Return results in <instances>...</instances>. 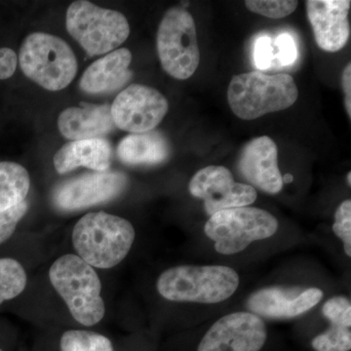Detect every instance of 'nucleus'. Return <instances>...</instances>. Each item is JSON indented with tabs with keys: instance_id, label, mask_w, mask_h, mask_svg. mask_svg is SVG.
Here are the masks:
<instances>
[{
	"instance_id": "1",
	"label": "nucleus",
	"mask_w": 351,
	"mask_h": 351,
	"mask_svg": "<svg viewBox=\"0 0 351 351\" xmlns=\"http://www.w3.org/2000/svg\"><path fill=\"white\" fill-rule=\"evenodd\" d=\"M135 237L133 226L125 219L96 212L76 223L73 243L78 257L92 267L112 269L128 255Z\"/></svg>"
},
{
	"instance_id": "2",
	"label": "nucleus",
	"mask_w": 351,
	"mask_h": 351,
	"mask_svg": "<svg viewBox=\"0 0 351 351\" xmlns=\"http://www.w3.org/2000/svg\"><path fill=\"white\" fill-rule=\"evenodd\" d=\"M239 282V274L225 265H180L161 274L157 291L171 302L219 304L237 292Z\"/></svg>"
},
{
	"instance_id": "3",
	"label": "nucleus",
	"mask_w": 351,
	"mask_h": 351,
	"mask_svg": "<svg viewBox=\"0 0 351 351\" xmlns=\"http://www.w3.org/2000/svg\"><path fill=\"white\" fill-rule=\"evenodd\" d=\"M299 90L294 78L285 73L263 75L260 71L233 76L228 100L233 113L243 120L257 119L267 113L292 107Z\"/></svg>"
},
{
	"instance_id": "4",
	"label": "nucleus",
	"mask_w": 351,
	"mask_h": 351,
	"mask_svg": "<svg viewBox=\"0 0 351 351\" xmlns=\"http://www.w3.org/2000/svg\"><path fill=\"white\" fill-rule=\"evenodd\" d=\"M49 278L78 323L92 326L103 319L106 309L100 278L82 258L62 256L51 267Z\"/></svg>"
},
{
	"instance_id": "5",
	"label": "nucleus",
	"mask_w": 351,
	"mask_h": 351,
	"mask_svg": "<svg viewBox=\"0 0 351 351\" xmlns=\"http://www.w3.org/2000/svg\"><path fill=\"white\" fill-rule=\"evenodd\" d=\"M19 63L29 80L49 91L64 89L77 73V60L69 44L43 32H34L25 39Z\"/></svg>"
},
{
	"instance_id": "6",
	"label": "nucleus",
	"mask_w": 351,
	"mask_h": 351,
	"mask_svg": "<svg viewBox=\"0 0 351 351\" xmlns=\"http://www.w3.org/2000/svg\"><path fill=\"white\" fill-rule=\"evenodd\" d=\"M66 29L90 56L117 49L128 38L130 27L123 14L95 5L73 2L66 11Z\"/></svg>"
},
{
	"instance_id": "7",
	"label": "nucleus",
	"mask_w": 351,
	"mask_h": 351,
	"mask_svg": "<svg viewBox=\"0 0 351 351\" xmlns=\"http://www.w3.org/2000/svg\"><path fill=\"white\" fill-rule=\"evenodd\" d=\"M278 230L276 217L260 208L239 207L212 215L205 225V234L223 255H234L253 242L269 239Z\"/></svg>"
},
{
	"instance_id": "8",
	"label": "nucleus",
	"mask_w": 351,
	"mask_h": 351,
	"mask_svg": "<svg viewBox=\"0 0 351 351\" xmlns=\"http://www.w3.org/2000/svg\"><path fill=\"white\" fill-rule=\"evenodd\" d=\"M157 52L172 77L186 80L195 75L200 52L195 20L188 11L174 7L165 13L157 32Z\"/></svg>"
},
{
	"instance_id": "9",
	"label": "nucleus",
	"mask_w": 351,
	"mask_h": 351,
	"mask_svg": "<svg viewBox=\"0 0 351 351\" xmlns=\"http://www.w3.org/2000/svg\"><path fill=\"white\" fill-rule=\"evenodd\" d=\"M167 99L154 88L131 84L113 101L110 112L113 123L132 134L152 131L168 112Z\"/></svg>"
},
{
	"instance_id": "10",
	"label": "nucleus",
	"mask_w": 351,
	"mask_h": 351,
	"mask_svg": "<svg viewBox=\"0 0 351 351\" xmlns=\"http://www.w3.org/2000/svg\"><path fill=\"white\" fill-rule=\"evenodd\" d=\"M189 189L191 195L204 201L210 217L223 210L249 206L257 199L253 186L235 182L230 171L223 166H208L198 171Z\"/></svg>"
},
{
	"instance_id": "11",
	"label": "nucleus",
	"mask_w": 351,
	"mask_h": 351,
	"mask_svg": "<svg viewBox=\"0 0 351 351\" xmlns=\"http://www.w3.org/2000/svg\"><path fill=\"white\" fill-rule=\"evenodd\" d=\"M267 339L260 316L246 311L219 318L201 339L197 351H260Z\"/></svg>"
},
{
	"instance_id": "12",
	"label": "nucleus",
	"mask_w": 351,
	"mask_h": 351,
	"mask_svg": "<svg viewBox=\"0 0 351 351\" xmlns=\"http://www.w3.org/2000/svg\"><path fill=\"white\" fill-rule=\"evenodd\" d=\"M126 176L121 173L98 172L76 178L58 186L53 195L57 208L75 211L117 197L126 189Z\"/></svg>"
},
{
	"instance_id": "13",
	"label": "nucleus",
	"mask_w": 351,
	"mask_h": 351,
	"mask_svg": "<svg viewBox=\"0 0 351 351\" xmlns=\"http://www.w3.org/2000/svg\"><path fill=\"white\" fill-rule=\"evenodd\" d=\"M323 298L318 288L269 287L249 297L246 306L251 313L269 319H290L311 311Z\"/></svg>"
},
{
	"instance_id": "14",
	"label": "nucleus",
	"mask_w": 351,
	"mask_h": 351,
	"mask_svg": "<svg viewBox=\"0 0 351 351\" xmlns=\"http://www.w3.org/2000/svg\"><path fill=\"white\" fill-rule=\"evenodd\" d=\"M306 4L317 45L326 52L343 49L350 36V0H309Z\"/></svg>"
},
{
	"instance_id": "15",
	"label": "nucleus",
	"mask_w": 351,
	"mask_h": 351,
	"mask_svg": "<svg viewBox=\"0 0 351 351\" xmlns=\"http://www.w3.org/2000/svg\"><path fill=\"white\" fill-rule=\"evenodd\" d=\"M277 159V145L271 138L267 136L254 138L245 145L240 154V173L263 193L276 195L284 184Z\"/></svg>"
},
{
	"instance_id": "16",
	"label": "nucleus",
	"mask_w": 351,
	"mask_h": 351,
	"mask_svg": "<svg viewBox=\"0 0 351 351\" xmlns=\"http://www.w3.org/2000/svg\"><path fill=\"white\" fill-rule=\"evenodd\" d=\"M131 52L126 48L112 51L107 56L97 60L84 71L80 86L88 94L117 91L131 80Z\"/></svg>"
},
{
	"instance_id": "17",
	"label": "nucleus",
	"mask_w": 351,
	"mask_h": 351,
	"mask_svg": "<svg viewBox=\"0 0 351 351\" xmlns=\"http://www.w3.org/2000/svg\"><path fill=\"white\" fill-rule=\"evenodd\" d=\"M112 156V147L105 138L73 141L56 152L54 166L60 174H66L82 166L105 172L110 166Z\"/></svg>"
},
{
	"instance_id": "18",
	"label": "nucleus",
	"mask_w": 351,
	"mask_h": 351,
	"mask_svg": "<svg viewBox=\"0 0 351 351\" xmlns=\"http://www.w3.org/2000/svg\"><path fill=\"white\" fill-rule=\"evenodd\" d=\"M58 127L62 135L71 141L96 138L115 128L108 105L66 108L58 119Z\"/></svg>"
},
{
	"instance_id": "19",
	"label": "nucleus",
	"mask_w": 351,
	"mask_h": 351,
	"mask_svg": "<svg viewBox=\"0 0 351 351\" xmlns=\"http://www.w3.org/2000/svg\"><path fill=\"white\" fill-rule=\"evenodd\" d=\"M170 154L169 145L160 133L131 134L120 142L117 154L129 165H154L165 161Z\"/></svg>"
},
{
	"instance_id": "20",
	"label": "nucleus",
	"mask_w": 351,
	"mask_h": 351,
	"mask_svg": "<svg viewBox=\"0 0 351 351\" xmlns=\"http://www.w3.org/2000/svg\"><path fill=\"white\" fill-rule=\"evenodd\" d=\"M31 181L25 168L15 162H0V212L25 201Z\"/></svg>"
},
{
	"instance_id": "21",
	"label": "nucleus",
	"mask_w": 351,
	"mask_h": 351,
	"mask_svg": "<svg viewBox=\"0 0 351 351\" xmlns=\"http://www.w3.org/2000/svg\"><path fill=\"white\" fill-rule=\"evenodd\" d=\"M27 285V274L19 262L0 258V304L18 297Z\"/></svg>"
},
{
	"instance_id": "22",
	"label": "nucleus",
	"mask_w": 351,
	"mask_h": 351,
	"mask_svg": "<svg viewBox=\"0 0 351 351\" xmlns=\"http://www.w3.org/2000/svg\"><path fill=\"white\" fill-rule=\"evenodd\" d=\"M62 351H113L107 337L97 332L71 330L64 332L61 339Z\"/></svg>"
},
{
	"instance_id": "23",
	"label": "nucleus",
	"mask_w": 351,
	"mask_h": 351,
	"mask_svg": "<svg viewBox=\"0 0 351 351\" xmlns=\"http://www.w3.org/2000/svg\"><path fill=\"white\" fill-rule=\"evenodd\" d=\"M351 327L332 324L329 329L318 335L311 341L315 351H350L351 348Z\"/></svg>"
},
{
	"instance_id": "24",
	"label": "nucleus",
	"mask_w": 351,
	"mask_h": 351,
	"mask_svg": "<svg viewBox=\"0 0 351 351\" xmlns=\"http://www.w3.org/2000/svg\"><path fill=\"white\" fill-rule=\"evenodd\" d=\"M245 4L252 12L270 19H282L294 12L299 2L292 0H248Z\"/></svg>"
},
{
	"instance_id": "25",
	"label": "nucleus",
	"mask_w": 351,
	"mask_h": 351,
	"mask_svg": "<svg viewBox=\"0 0 351 351\" xmlns=\"http://www.w3.org/2000/svg\"><path fill=\"white\" fill-rule=\"evenodd\" d=\"M322 313L332 324L351 327V302L343 295H337L328 300L323 306Z\"/></svg>"
},
{
	"instance_id": "26",
	"label": "nucleus",
	"mask_w": 351,
	"mask_h": 351,
	"mask_svg": "<svg viewBox=\"0 0 351 351\" xmlns=\"http://www.w3.org/2000/svg\"><path fill=\"white\" fill-rule=\"evenodd\" d=\"M335 234L343 240L345 252L351 257V201H343L335 214V223L332 225Z\"/></svg>"
},
{
	"instance_id": "27",
	"label": "nucleus",
	"mask_w": 351,
	"mask_h": 351,
	"mask_svg": "<svg viewBox=\"0 0 351 351\" xmlns=\"http://www.w3.org/2000/svg\"><path fill=\"white\" fill-rule=\"evenodd\" d=\"M27 211V203L23 201L17 206L0 212V244L6 241L15 232L18 223Z\"/></svg>"
},
{
	"instance_id": "28",
	"label": "nucleus",
	"mask_w": 351,
	"mask_h": 351,
	"mask_svg": "<svg viewBox=\"0 0 351 351\" xmlns=\"http://www.w3.org/2000/svg\"><path fill=\"white\" fill-rule=\"evenodd\" d=\"M271 38L267 34L258 36L254 43V64L258 69H267L274 60Z\"/></svg>"
},
{
	"instance_id": "29",
	"label": "nucleus",
	"mask_w": 351,
	"mask_h": 351,
	"mask_svg": "<svg viewBox=\"0 0 351 351\" xmlns=\"http://www.w3.org/2000/svg\"><path fill=\"white\" fill-rule=\"evenodd\" d=\"M276 47L278 52L274 60H278L281 66H291L297 61L298 47L294 38L288 32L279 34L276 38Z\"/></svg>"
},
{
	"instance_id": "30",
	"label": "nucleus",
	"mask_w": 351,
	"mask_h": 351,
	"mask_svg": "<svg viewBox=\"0 0 351 351\" xmlns=\"http://www.w3.org/2000/svg\"><path fill=\"white\" fill-rule=\"evenodd\" d=\"M18 57L12 49L0 48V80H8L17 68Z\"/></svg>"
},
{
	"instance_id": "31",
	"label": "nucleus",
	"mask_w": 351,
	"mask_h": 351,
	"mask_svg": "<svg viewBox=\"0 0 351 351\" xmlns=\"http://www.w3.org/2000/svg\"><path fill=\"white\" fill-rule=\"evenodd\" d=\"M341 84H343V93H345L346 110L350 119L351 117V64L346 66L341 75Z\"/></svg>"
},
{
	"instance_id": "32",
	"label": "nucleus",
	"mask_w": 351,
	"mask_h": 351,
	"mask_svg": "<svg viewBox=\"0 0 351 351\" xmlns=\"http://www.w3.org/2000/svg\"><path fill=\"white\" fill-rule=\"evenodd\" d=\"M282 179H283V182H287V184H289V182H293V180H294V178H293L292 175L287 174V175L284 176V177H282Z\"/></svg>"
},
{
	"instance_id": "33",
	"label": "nucleus",
	"mask_w": 351,
	"mask_h": 351,
	"mask_svg": "<svg viewBox=\"0 0 351 351\" xmlns=\"http://www.w3.org/2000/svg\"><path fill=\"white\" fill-rule=\"evenodd\" d=\"M346 180H348V186H351V174L350 172L348 174V178H346Z\"/></svg>"
},
{
	"instance_id": "34",
	"label": "nucleus",
	"mask_w": 351,
	"mask_h": 351,
	"mask_svg": "<svg viewBox=\"0 0 351 351\" xmlns=\"http://www.w3.org/2000/svg\"><path fill=\"white\" fill-rule=\"evenodd\" d=\"M0 351H2V350H0Z\"/></svg>"
}]
</instances>
